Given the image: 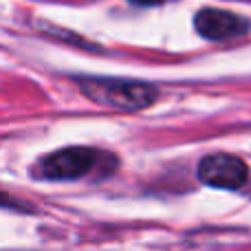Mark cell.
Returning <instances> with one entry per match:
<instances>
[{
  "label": "cell",
  "mask_w": 251,
  "mask_h": 251,
  "mask_svg": "<svg viewBox=\"0 0 251 251\" xmlns=\"http://www.w3.org/2000/svg\"><path fill=\"white\" fill-rule=\"evenodd\" d=\"M79 91L84 97L106 108L124 110V113H137L146 110L159 100V91L152 84L137 82V79L122 77H79Z\"/></svg>",
  "instance_id": "obj_1"
},
{
  "label": "cell",
  "mask_w": 251,
  "mask_h": 251,
  "mask_svg": "<svg viewBox=\"0 0 251 251\" xmlns=\"http://www.w3.org/2000/svg\"><path fill=\"white\" fill-rule=\"evenodd\" d=\"M100 156H104L101 152H97L95 148L86 146H73L57 150L53 154H49L47 159L40 161L38 174L49 181H75L82 178L86 174H91L97 168Z\"/></svg>",
  "instance_id": "obj_2"
},
{
  "label": "cell",
  "mask_w": 251,
  "mask_h": 251,
  "mask_svg": "<svg viewBox=\"0 0 251 251\" xmlns=\"http://www.w3.org/2000/svg\"><path fill=\"white\" fill-rule=\"evenodd\" d=\"M199 178L216 190H240L249 178V168L234 154H209L201 161Z\"/></svg>",
  "instance_id": "obj_3"
},
{
  "label": "cell",
  "mask_w": 251,
  "mask_h": 251,
  "mask_svg": "<svg viewBox=\"0 0 251 251\" xmlns=\"http://www.w3.org/2000/svg\"><path fill=\"white\" fill-rule=\"evenodd\" d=\"M194 29L201 38L212 42H225L245 35L251 29L249 20L227 9H201L194 16Z\"/></svg>",
  "instance_id": "obj_4"
},
{
  "label": "cell",
  "mask_w": 251,
  "mask_h": 251,
  "mask_svg": "<svg viewBox=\"0 0 251 251\" xmlns=\"http://www.w3.org/2000/svg\"><path fill=\"white\" fill-rule=\"evenodd\" d=\"M134 4H143V7H154V4H161L163 0H130Z\"/></svg>",
  "instance_id": "obj_5"
}]
</instances>
